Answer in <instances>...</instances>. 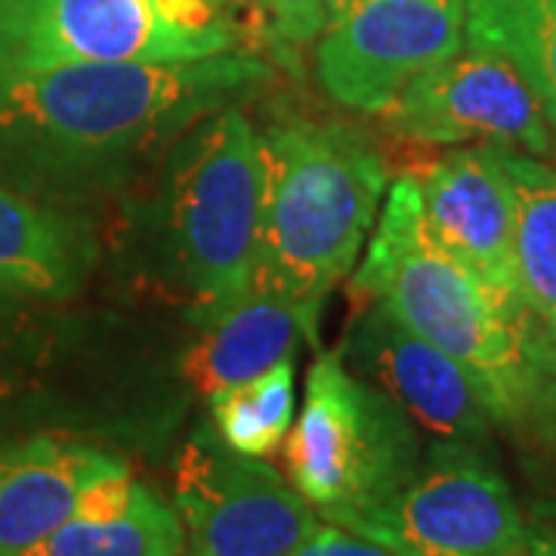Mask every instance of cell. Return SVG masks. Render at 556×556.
I'll use <instances>...</instances> for the list:
<instances>
[{
	"mask_svg": "<svg viewBox=\"0 0 556 556\" xmlns=\"http://www.w3.org/2000/svg\"><path fill=\"white\" fill-rule=\"evenodd\" d=\"M291 556H393L387 547H380L368 538L356 535L343 526H334V522H321L313 535L306 538L300 544L298 551Z\"/></svg>",
	"mask_w": 556,
	"mask_h": 556,
	"instance_id": "cell-21",
	"label": "cell"
},
{
	"mask_svg": "<svg viewBox=\"0 0 556 556\" xmlns=\"http://www.w3.org/2000/svg\"><path fill=\"white\" fill-rule=\"evenodd\" d=\"M514 189V281L556 350V164L501 149Z\"/></svg>",
	"mask_w": 556,
	"mask_h": 556,
	"instance_id": "cell-17",
	"label": "cell"
},
{
	"mask_svg": "<svg viewBox=\"0 0 556 556\" xmlns=\"http://www.w3.org/2000/svg\"><path fill=\"white\" fill-rule=\"evenodd\" d=\"M182 556H291L321 526L266 457L232 452L217 430L186 442L174 473Z\"/></svg>",
	"mask_w": 556,
	"mask_h": 556,
	"instance_id": "cell-8",
	"label": "cell"
},
{
	"mask_svg": "<svg viewBox=\"0 0 556 556\" xmlns=\"http://www.w3.org/2000/svg\"><path fill=\"white\" fill-rule=\"evenodd\" d=\"M217 437L239 455L269 457L285 445L294 427V358L211 396Z\"/></svg>",
	"mask_w": 556,
	"mask_h": 556,
	"instance_id": "cell-19",
	"label": "cell"
},
{
	"mask_svg": "<svg viewBox=\"0 0 556 556\" xmlns=\"http://www.w3.org/2000/svg\"><path fill=\"white\" fill-rule=\"evenodd\" d=\"M464 47V0H331L316 75L331 100L380 115L402 87Z\"/></svg>",
	"mask_w": 556,
	"mask_h": 556,
	"instance_id": "cell-9",
	"label": "cell"
},
{
	"mask_svg": "<svg viewBox=\"0 0 556 556\" xmlns=\"http://www.w3.org/2000/svg\"><path fill=\"white\" fill-rule=\"evenodd\" d=\"M380 115L393 134L420 146H492L535 159L556 155L551 124L529 84L510 62L470 43L408 80Z\"/></svg>",
	"mask_w": 556,
	"mask_h": 556,
	"instance_id": "cell-10",
	"label": "cell"
},
{
	"mask_svg": "<svg viewBox=\"0 0 556 556\" xmlns=\"http://www.w3.org/2000/svg\"><path fill=\"white\" fill-rule=\"evenodd\" d=\"M495 556H529V551H526V538H522L519 544H514V547H507V551H501V554Z\"/></svg>",
	"mask_w": 556,
	"mask_h": 556,
	"instance_id": "cell-23",
	"label": "cell"
},
{
	"mask_svg": "<svg viewBox=\"0 0 556 556\" xmlns=\"http://www.w3.org/2000/svg\"><path fill=\"white\" fill-rule=\"evenodd\" d=\"M22 556H182L174 504L118 470L84 489L75 510Z\"/></svg>",
	"mask_w": 556,
	"mask_h": 556,
	"instance_id": "cell-14",
	"label": "cell"
},
{
	"mask_svg": "<svg viewBox=\"0 0 556 556\" xmlns=\"http://www.w3.org/2000/svg\"><path fill=\"white\" fill-rule=\"evenodd\" d=\"M350 356L375 387L412 417L415 427L427 430L437 442L489 445L495 420L470 375L375 300L353 325Z\"/></svg>",
	"mask_w": 556,
	"mask_h": 556,
	"instance_id": "cell-11",
	"label": "cell"
},
{
	"mask_svg": "<svg viewBox=\"0 0 556 556\" xmlns=\"http://www.w3.org/2000/svg\"><path fill=\"white\" fill-rule=\"evenodd\" d=\"M464 40L517 68L556 142V0H464Z\"/></svg>",
	"mask_w": 556,
	"mask_h": 556,
	"instance_id": "cell-18",
	"label": "cell"
},
{
	"mask_svg": "<svg viewBox=\"0 0 556 556\" xmlns=\"http://www.w3.org/2000/svg\"><path fill=\"white\" fill-rule=\"evenodd\" d=\"M263 80L266 65L239 53L0 78V170L25 189L115 177Z\"/></svg>",
	"mask_w": 556,
	"mask_h": 556,
	"instance_id": "cell-1",
	"label": "cell"
},
{
	"mask_svg": "<svg viewBox=\"0 0 556 556\" xmlns=\"http://www.w3.org/2000/svg\"><path fill=\"white\" fill-rule=\"evenodd\" d=\"M201 325V338L182 358V375L207 399L291 356L303 334L294 309L263 294H251Z\"/></svg>",
	"mask_w": 556,
	"mask_h": 556,
	"instance_id": "cell-16",
	"label": "cell"
},
{
	"mask_svg": "<svg viewBox=\"0 0 556 556\" xmlns=\"http://www.w3.org/2000/svg\"><path fill=\"white\" fill-rule=\"evenodd\" d=\"M331 0H260L269 35L285 47H306L318 40L328 22Z\"/></svg>",
	"mask_w": 556,
	"mask_h": 556,
	"instance_id": "cell-20",
	"label": "cell"
},
{
	"mask_svg": "<svg viewBox=\"0 0 556 556\" xmlns=\"http://www.w3.org/2000/svg\"><path fill=\"white\" fill-rule=\"evenodd\" d=\"M334 526L393 556H495L526 538V517L495 460L455 442H433L399 492Z\"/></svg>",
	"mask_w": 556,
	"mask_h": 556,
	"instance_id": "cell-7",
	"label": "cell"
},
{
	"mask_svg": "<svg viewBox=\"0 0 556 556\" xmlns=\"http://www.w3.org/2000/svg\"><path fill=\"white\" fill-rule=\"evenodd\" d=\"M90 248L72 219L0 182V294L68 298L87 276Z\"/></svg>",
	"mask_w": 556,
	"mask_h": 556,
	"instance_id": "cell-15",
	"label": "cell"
},
{
	"mask_svg": "<svg viewBox=\"0 0 556 556\" xmlns=\"http://www.w3.org/2000/svg\"><path fill=\"white\" fill-rule=\"evenodd\" d=\"M223 0H0V78L229 53Z\"/></svg>",
	"mask_w": 556,
	"mask_h": 556,
	"instance_id": "cell-6",
	"label": "cell"
},
{
	"mask_svg": "<svg viewBox=\"0 0 556 556\" xmlns=\"http://www.w3.org/2000/svg\"><path fill=\"white\" fill-rule=\"evenodd\" d=\"M263 217L254 294L294 309L316 340L321 303L356 269L387 189L368 139L331 121H288L263 134Z\"/></svg>",
	"mask_w": 556,
	"mask_h": 556,
	"instance_id": "cell-3",
	"label": "cell"
},
{
	"mask_svg": "<svg viewBox=\"0 0 556 556\" xmlns=\"http://www.w3.org/2000/svg\"><path fill=\"white\" fill-rule=\"evenodd\" d=\"M353 281L358 294L455 358L495 424L535 417L556 371L554 343L517 294L492 288L430 236L412 174L390 186Z\"/></svg>",
	"mask_w": 556,
	"mask_h": 556,
	"instance_id": "cell-2",
	"label": "cell"
},
{
	"mask_svg": "<svg viewBox=\"0 0 556 556\" xmlns=\"http://www.w3.org/2000/svg\"><path fill=\"white\" fill-rule=\"evenodd\" d=\"M263 189V137L236 102L179 139L170 236L201 321L254 294Z\"/></svg>",
	"mask_w": 556,
	"mask_h": 556,
	"instance_id": "cell-4",
	"label": "cell"
},
{
	"mask_svg": "<svg viewBox=\"0 0 556 556\" xmlns=\"http://www.w3.org/2000/svg\"><path fill=\"white\" fill-rule=\"evenodd\" d=\"M412 417L343 353H321L306 375V396L285 439L288 479L328 522H343L399 492L420 467Z\"/></svg>",
	"mask_w": 556,
	"mask_h": 556,
	"instance_id": "cell-5",
	"label": "cell"
},
{
	"mask_svg": "<svg viewBox=\"0 0 556 556\" xmlns=\"http://www.w3.org/2000/svg\"><path fill=\"white\" fill-rule=\"evenodd\" d=\"M412 177L430 236L492 288L517 294L514 189L501 149L457 146Z\"/></svg>",
	"mask_w": 556,
	"mask_h": 556,
	"instance_id": "cell-12",
	"label": "cell"
},
{
	"mask_svg": "<svg viewBox=\"0 0 556 556\" xmlns=\"http://www.w3.org/2000/svg\"><path fill=\"white\" fill-rule=\"evenodd\" d=\"M127 470L118 455L60 433L0 445V556H22L75 510L97 479Z\"/></svg>",
	"mask_w": 556,
	"mask_h": 556,
	"instance_id": "cell-13",
	"label": "cell"
},
{
	"mask_svg": "<svg viewBox=\"0 0 556 556\" xmlns=\"http://www.w3.org/2000/svg\"><path fill=\"white\" fill-rule=\"evenodd\" d=\"M529 556H556V522H526Z\"/></svg>",
	"mask_w": 556,
	"mask_h": 556,
	"instance_id": "cell-22",
	"label": "cell"
}]
</instances>
